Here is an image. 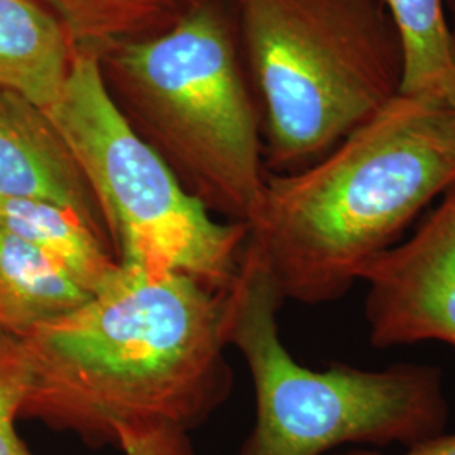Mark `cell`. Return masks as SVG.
<instances>
[{
    "label": "cell",
    "instance_id": "1",
    "mask_svg": "<svg viewBox=\"0 0 455 455\" xmlns=\"http://www.w3.org/2000/svg\"><path fill=\"white\" fill-rule=\"evenodd\" d=\"M228 291L120 265L82 307L20 336L31 370L20 417L92 449L127 427L208 422L233 387Z\"/></svg>",
    "mask_w": 455,
    "mask_h": 455
},
{
    "label": "cell",
    "instance_id": "2",
    "mask_svg": "<svg viewBox=\"0 0 455 455\" xmlns=\"http://www.w3.org/2000/svg\"><path fill=\"white\" fill-rule=\"evenodd\" d=\"M455 188V107L398 95L324 157L267 174L248 225L283 300L336 302Z\"/></svg>",
    "mask_w": 455,
    "mask_h": 455
},
{
    "label": "cell",
    "instance_id": "3",
    "mask_svg": "<svg viewBox=\"0 0 455 455\" xmlns=\"http://www.w3.org/2000/svg\"><path fill=\"white\" fill-rule=\"evenodd\" d=\"M95 51L115 103L184 189L250 225L267 180L261 118L221 7L196 0L167 31Z\"/></svg>",
    "mask_w": 455,
    "mask_h": 455
},
{
    "label": "cell",
    "instance_id": "4",
    "mask_svg": "<svg viewBox=\"0 0 455 455\" xmlns=\"http://www.w3.org/2000/svg\"><path fill=\"white\" fill-rule=\"evenodd\" d=\"M257 246L246 242L228 291V344L243 356L255 388V423L236 455H325L344 445L402 451L445 432L449 400L435 364L361 370L297 363L283 346V304Z\"/></svg>",
    "mask_w": 455,
    "mask_h": 455
},
{
    "label": "cell",
    "instance_id": "5",
    "mask_svg": "<svg viewBox=\"0 0 455 455\" xmlns=\"http://www.w3.org/2000/svg\"><path fill=\"white\" fill-rule=\"evenodd\" d=\"M263 108L267 174L324 157L400 95L403 48L381 0H235Z\"/></svg>",
    "mask_w": 455,
    "mask_h": 455
},
{
    "label": "cell",
    "instance_id": "6",
    "mask_svg": "<svg viewBox=\"0 0 455 455\" xmlns=\"http://www.w3.org/2000/svg\"><path fill=\"white\" fill-rule=\"evenodd\" d=\"M46 114L82 169L120 265L231 289L250 228L218 220L184 189L115 103L95 49H78Z\"/></svg>",
    "mask_w": 455,
    "mask_h": 455
},
{
    "label": "cell",
    "instance_id": "7",
    "mask_svg": "<svg viewBox=\"0 0 455 455\" xmlns=\"http://www.w3.org/2000/svg\"><path fill=\"white\" fill-rule=\"evenodd\" d=\"M358 280L368 285L371 346L439 341L455 347V188L410 238L368 261Z\"/></svg>",
    "mask_w": 455,
    "mask_h": 455
},
{
    "label": "cell",
    "instance_id": "8",
    "mask_svg": "<svg viewBox=\"0 0 455 455\" xmlns=\"http://www.w3.org/2000/svg\"><path fill=\"white\" fill-rule=\"evenodd\" d=\"M0 199L58 204L108 240L93 193L46 110L2 86Z\"/></svg>",
    "mask_w": 455,
    "mask_h": 455
},
{
    "label": "cell",
    "instance_id": "9",
    "mask_svg": "<svg viewBox=\"0 0 455 455\" xmlns=\"http://www.w3.org/2000/svg\"><path fill=\"white\" fill-rule=\"evenodd\" d=\"M78 44L39 0H0V86L49 108L65 88Z\"/></svg>",
    "mask_w": 455,
    "mask_h": 455
},
{
    "label": "cell",
    "instance_id": "10",
    "mask_svg": "<svg viewBox=\"0 0 455 455\" xmlns=\"http://www.w3.org/2000/svg\"><path fill=\"white\" fill-rule=\"evenodd\" d=\"M90 297L58 261L0 225V329L24 336Z\"/></svg>",
    "mask_w": 455,
    "mask_h": 455
},
{
    "label": "cell",
    "instance_id": "11",
    "mask_svg": "<svg viewBox=\"0 0 455 455\" xmlns=\"http://www.w3.org/2000/svg\"><path fill=\"white\" fill-rule=\"evenodd\" d=\"M0 225L43 250L90 293L100 291L120 268L108 240L58 204L0 199Z\"/></svg>",
    "mask_w": 455,
    "mask_h": 455
},
{
    "label": "cell",
    "instance_id": "12",
    "mask_svg": "<svg viewBox=\"0 0 455 455\" xmlns=\"http://www.w3.org/2000/svg\"><path fill=\"white\" fill-rule=\"evenodd\" d=\"M403 48L402 95L455 107V39L443 0H381Z\"/></svg>",
    "mask_w": 455,
    "mask_h": 455
},
{
    "label": "cell",
    "instance_id": "13",
    "mask_svg": "<svg viewBox=\"0 0 455 455\" xmlns=\"http://www.w3.org/2000/svg\"><path fill=\"white\" fill-rule=\"evenodd\" d=\"M61 20L78 48L100 49L118 41L167 31L196 0H39Z\"/></svg>",
    "mask_w": 455,
    "mask_h": 455
},
{
    "label": "cell",
    "instance_id": "14",
    "mask_svg": "<svg viewBox=\"0 0 455 455\" xmlns=\"http://www.w3.org/2000/svg\"><path fill=\"white\" fill-rule=\"evenodd\" d=\"M29 379V358L22 338L0 329V455H34L16 430Z\"/></svg>",
    "mask_w": 455,
    "mask_h": 455
},
{
    "label": "cell",
    "instance_id": "15",
    "mask_svg": "<svg viewBox=\"0 0 455 455\" xmlns=\"http://www.w3.org/2000/svg\"><path fill=\"white\" fill-rule=\"evenodd\" d=\"M115 447L124 455H196L189 432L169 425L122 428Z\"/></svg>",
    "mask_w": 455,
    "mask_h": 455
},
{
    "label": "cell",
    "instance_id": "16",
    "mask_svg": "<svg viewBox=\"0 0 455 455\" xmlns=\"http://www.w3.org/2000/svg\"><path fill=\"white\" fill-rule=\"evenodd\" d=\"M336 455H455V434L443 432L434 439L425 440L415 447L402 451L400 454H391V452L376 451V449L353 447V449H347V451Z\"/></svg>",
    "mask_w": 455,
    "mask_h": 455
},
{
    "label": "cell",
    "instance_id": "17",
    "mask_svg": "<svg viewBox=\"0 0 455 455\" xmlns=\"http://www.w3.org/2000/svg\"><path fill=\"white\" fill-rule=\"evenodd\" d=\"M443 4H445V12H447L449 28H451V33H452L455 39V0H443Z\"/></svg>",
    "mask_w": 455,
    "mask_h": 455
}]
</instances>
